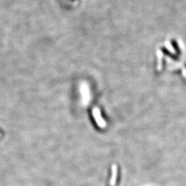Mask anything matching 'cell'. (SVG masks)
<instances>
[{
	"label": "cell",
	"instance_id": "obj_2",
	"mask_svg": "<svg viewBox=\"0 0 186 186\" xmlns=\"http://www.w3.org/2000/svg\"><path fill=\"white\" fill-rule=\"evenodd\" d=\"M117 173V168L116 165H114L112 166V176L111 179V184H114L115 182V179H116Z\"/></svg>",
	"mask_w": 186,
	"mask_h": 186
},
{
	"label": "cell",
	"instance_id": "obj_1",
	"mask_svg": "<svg viewBox=\"0 0 186 186\" xmlns=\"http://www.w3.org/2000/svg\"><path fill=\"white\" fill-rule=\"evenodd\" d=\"M93 115L95 119L97 122V125L100 128H105L106 126L105 121L103 119L101 115V112L98 108H94L93 110Z\"/></svg>",
	"mask_w": 186,
	"mask_h": 186
}]
</instances>
